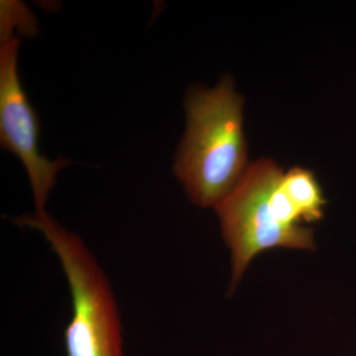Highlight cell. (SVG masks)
<instances>
[{
	"label": "cell",
	"mask_w": 356,
	"mask_h": 356,
	"mask_svg": "<svg viewBox=\"0 0 356 356\" xmlns=\"http://www.w3.org/2000/svg\"><path fill=\"white\" fill-rule=\"evenodd\" d=\"M186 131L173 172L192 202L215 207L245 175L247 143L243 99L224 77L216 88L194 89L187 96Z\"/></svg>",
	"instance_id": "6da1fadb"
},
{
	"label": "cell",
	"mask_w": 356,
	"mask_h": 356,
	"mask_svg": "<svg viewBox=\"0 0 356 356\" xmlns=\"http://www.w3.org/2000/svg\"><path fill=\"white\" fill-rule=\"evenodd\" d=\"M283 173L270 159L250 163L235 188L214 207L231 250L232 289L266 250H315L313 229L303 226V217L283 187Z\"/></svg>",
	"instance_id": "7a4b0ae2"
},
{
	"label": "cell",
	"mask_w": 356,
	"mask_h": 356,
	"mask_svg": "<svg viewBox=\"0 0 356 356\" xmlns=\"http://www.w3.org/2000/svg\"><path fill=\"white\" fill-rule=\"evenodd\" d=\"M43 234L62 264L72 295V316L65 330L67 356H125L118 307L107 276L86 243L50 215L14 220Z\"/></svg>",
	"instance_id": "3957f363"
},
{
	"label": "cell",
	"mask_w": 356,
	"mask_h": 356,
	"mask_svg": "<svg viewBox=\"0 0 356 356\" xmlns=\"http://www.w3.org/2000/svg\"><path fill=\"white\" fill-rule=\"evenodd\" d=\"M19 46V38L14 37L1 43L0 48V143L24 165L34 194V214L43 215L58 172L70 161H49L40 153L38 117L18 76Z\"/></svg>",
	"instance_id": "277c9868"
},
{
	"label": "cell",
	"mask_w": 356,
	"mask_h": 356,
	"mask_svg": "<svg viewBox=\"0 0 356 356\" xmlns=\"http://www.w3.org/2000/svg\"><path fill=\"white\" fill-rule=\"evenodd\" d=\"M282 184L305 222L322 219L325 199L313 172L296 166L283 173Z\"/></svg>",
	"instance_id": "5b68a950"
},
{
	"label": "cell",
	"mask_w": 356,
	"mask_h": 356,
	"mask_svg": "<svg viewBox=\"0 0 356 356\" xmlns=\"http://www.w3.org/2000/svg\"><path fill=\"white\" fill-rule=\"evenodd\" d=\"M1 43L14 38V29L28 36L36 34L37 22L31 11L18 1H1Z\"/></svg>",
	"instance_id": "8992f818"
}]
</instances>
